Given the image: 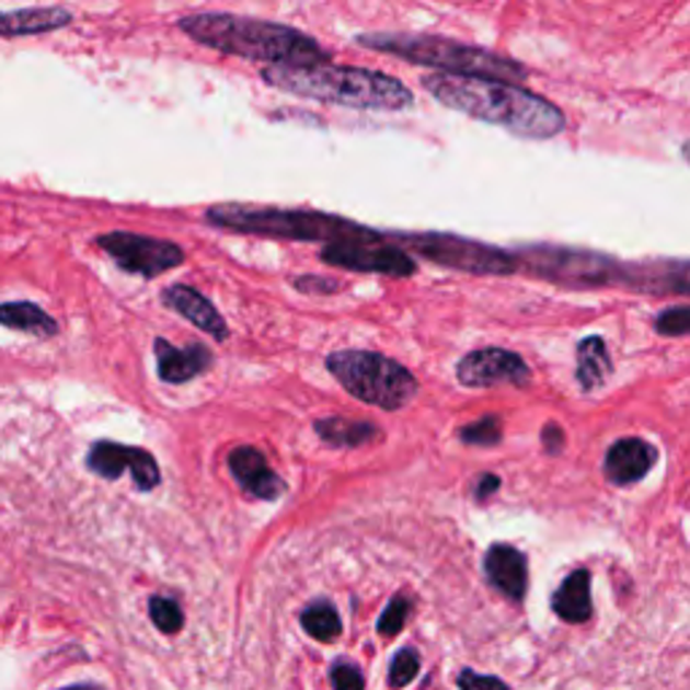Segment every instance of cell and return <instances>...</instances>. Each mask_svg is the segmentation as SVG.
Listing matches in <instances>:
<instances>
[{
  "mask_svg": "<svg viewBox=\"0 0 690 690\" xmlns=\"http://www.w3.org/2000/svg\"><path fill=\"white\" fill-rule=\"evenodd\" d=\"M625 284L653 295H690V262L669 260L653 265H629Z\"/></svg>",
  "mask_w": 690,
  "mask_h": 690,
  "instance_id": "15",
  "label": "cell"
},
{
  "mask_svg": "<svg viewBox=\"0 0 690 690\" xmlns=\"http://www.w3.org/2000/svg\"><path fill=\"white\" fill-rule=\"evenodd\" d=\"M485 575L491 586L499 588L507 599L520 601L529 586V570H526V555L513 545H494L485 553Z\"/></svg>",
  "mask_w": 690,
  "mask_h": 690,
  "instance_id": "17",
  "label": "cell"
},
{
  "mask_svg": "<svg viewBox=\"0 0 690 690\" xmlns=\"http://www.w3.org/2000/svg\"><path fill=\"white\" fill-rule=\"evenodd\" d=\"M326 370L350 396L383 411H400L418 391L407 367L372 350H335L326 356Z\"/></svg>",
  "mask_w": 690,
  "mask_h": 690,
  "instance_id": "6",
  "label": "cell"
},
{
  "mask_svg": "<svg viewBox=\"0 0 690 690\" xmlns=\"http://www.w3.org/2000/svg\"><path fill=\"white\" fill-rule=\"evenodd\" d=\"M300 621H302V629H306L308 634L319 642H335L337 636L343 634L341 616H337V610L326 599L311 601V605L302 610Z\"/></svg>",
  "mask_w": 690,
  "mask_h": 690,
  "instance_id": "24",
  "label": "cell"
},
{
  "mask_svg": "<svg viewBox=\"0 0 690 690\" xmlns=\"http://www.w3.org/2000/svg\"><path fill=\"white\" fill-rule=\"evenodd\" d=\"M295 286L306 295H335L341 289V284L332 278H319V276H300L295 280Z\"/></svg>",
  "mask_w": 690,
  "mask_h": 690,
  "instance_id": "32",
  "label": "cell"
},
{
  "mask_svg": "<svg viewBox=\"0 0 690 690\" xmlns=\"http://www.w3.org/2000/svg\"><path fill=\"white\" fill-rule=\"evenodd\" d=\"M542 437H545V446L551 453H555V450L561 448V442H564V435H561L559 426H545V432H542Z\"/></svg>",
  "mask_w": 690,
  "mask_h": 690,
  "instance_id": "34",
  "label": "cell"
},
{
  "mask_svg": "<svg viewBox=\"0 0 690 690\" xmlns=\"http://www.w3.org/2000/svg\"><path fill=\"white\" fill-rule=\"evenodd\" d=\"M87 467L95 475L105 478V481H116L125 472H133V483H136L138 491H151L160 485V467H157L154 456L143 448L101 440L87 453Z\"/></svg>",
  "mask_w": 690,
  "mask_h": 690,
  "instance_id": "11",
  "label": "cell"
},
{
  "mask_svg": "<svg viewBox=\"0 0 690 690\" xmlns=\"http://www.w3.org/2000/svg\"><path fill=\"white\" fill-rule=\"evenodd\" d=\"M332 677V688L335 690H365V677L356 666L345 664V660H337L330 671Z\"/></svg>",
  "mask_w": 690,
  "mask_h": 690,
  "instance_id": "30",
  "label": "cell"
},
{
  "mask_svg": "<svg viewBox=\"0 0 690 690\" xmlns=\"http://www.w3.org/2000/svg\"><path fill=\"white\" fill-rule=\"evenodd\" d=\"M262 79L280 92L348 108L405 111L413 105V92L400 79L380 70L330 66V62L311 68L267 66L262 68Z\"/></svg>",
  "mask_w": 690,
  "mask_h": 690,
  "instance_id": "3",
  "label": "cell"
},
{
  "mask_svg": "<svg viewBox=\"0 0 690 690\" xmlns=\"http://www.w3.org/2000/svg\"><path fill=\"white\" fill-rule=\"evenodd\" d=\"M461 440L470 446H496L502 440V424L494 415H485L478 424L461 429Z\"/></svg>",
  "mask_w": 690,
  "mask_h": 690,
  "instance_id": "27",
  "label": "cell"
},
{
  "mask_svg": "<svg viewBox=\"0 0 690 690\" xmlns=\"http://www.w3.org/2000/svg\"><path fill=\"white\" fill-rule=\"evenodd\" d=\"M656 330L669 337L690 335V306H677L660 313L656 319Z\"/></svg>",
  "mask_w": 690,
  "mask_h": 690,
  "instance_id": "29",
  "label": "cell"
},
{
  "mask_svg": "<svg viewBox=\"0 0 690 690\" xmlns=\"http://www.w3.org/2000/svg\"><path fill=\"white\" fill-rule=\"evenodd\" d=\"M321 260L332 267L356 273H380V276L407 278L415 273V260L402 245L389 241V232L367 230L365 235L348 241L326 243Z\"/></svg>",
  "mask_w": 690,
  "mask_h": 690,
  "instance_id": "9",
  "label": "cell"
},
{
  "mask_svg": "<svg viewBox=\"0 0 690 690\" xmlns=\"http://www.w3.org/2000/svg\"><path fill=\"white\" fill-rule=\"evenodd\" d=\"M356 44L365 49L383 51V55L402 57L415 66L440 68L446 73L459 76H485L499 81H524L529 70L520 62L502 57L496 51L481 46L461 44V41L440 38V35H415V33H365L356 35Z\"/></svg>",
  "mask_w": 690,
  "mask_h": 690,
  "instance_id": "4",
  "label": "cell"
},
{
  "mask_svg": "<svg viewBox=\"0 0 690 690\" xmlns=\"http://www.w3.org/2000/svg\"><path fill=\"white\" fill-rule=\"evenodd\" d=\"M418 666H421L418 653H415L413 647H402V651L394 656V660H391L389 686L391 688L411 686V682L415 680V675H418Z\"/></svg>",
  "mask_w": 690,
  "mask_h": 690,
  "instance_id": "26",
  "label": "cell"
},
{
  "mask_svg": "<svg viewBox=\"0 0 690 690\" xmlns=\"http://www.w3.org/2000/svg\"><path fill=\"white\" fill-rule=\"evenodd\" d=\"M653 461H656V450L647 446L640 437H625L618 440L616 446L607 450L605 470L612 483L629 485L642 481L651 472Z\"/></svg>",
  "mask_w": 690,
  "mask_h": 690,
  "instance_id": "18",
  "label": "cell"
},
{
  "mask_svg": "<svg viewBox=\"0 0 690 690\" xmlns=\"http://www.w3.org/2000/svg\"><path fill=\"white\" fill-rule=\"evenodd\" d=\"M459 383L467 389H488L499 383H529V365L505 348H481L467 354L456 367Z\"/></svg>",
  "mask_w": 690,
  "mask_h": 690,
  "instance_id": "12",
  "label": "cell"
},
{
  "mask_svg": "<svg viewBox=\"0 0 690 690\" xmlns=\"http://www.w3.org/2000/svg\"><path fill=\"white\" fill-rule=\"evenodd\" d=\"M179 27L208 49L265 66L311 68L330 62V51L319 41L276 22L238 14H189L181 16Z\"/></svg>",
  "mask_w": 690,
  "mask_h": 690,
  "instance_id": "2",
  "label": "cell"
},
{
  "mask_svg": "<svg viewBox=\"0 0 690 690\" xmlns=\"http://www.w3.org/2000/svg\"><path fill=\"white\" fill-rule=\"evenodd\" d=\"M227 464H230L232 478H235V481L243 485L245 494H251L254 499L273 502L286 494V483L267 467L265 456L256 448L249 446L235 448L230 453V461H227Z\"/></svg>",
  "mask_w": 690,
  "mask_h": 690,
  "instance_id": "13",
  "label": "cell"
},
{
  "mask_svg": "<svg viewBox=\"0 0 690 690\" xmlns=\"http://www.w3.org/2000/svg\"><path fill=\"white\" fill-rule=\"evenodd\" d=\"M315 435L332 448H356L372 442L380 435L378 426L370 421H348V418H321L315 421Z\"/></svg>",
  "mask_w": 690,
  "mask_h": 690,
  "instance_id": "21",
  "label": "cell"
},
{
  "mask_svg": "<svg viewBox=\"0 0 690 690\" xmlns=\"http://www.w3.org/2000/svg\"><path fill=\"white\" fill-rule=\"evenodd\" d=\"M459 688L461 690H510L499 677H491V675H478V671L464 669L459 675Z\"/></svg>",
  "mask_w": 690,
  "mask_h": 690,
  "instance_id": "31",
  "label": "cell"
},
{
  "mask_svg": "<svg viewBox=\"0 0 690 690\" xmlns=\"http://www.w3.org/2000/svg\"><path fill=\"white\" fill-rule=\"evenodd\" d=\"M389 235L424 260L450 267V271L475 273V276H510L518 271L516 254L470 241V238L448 235V232H389Z\"/></svg>",
  "mask_w": 690,
  "mask_h": 690,
  "instance_id": "8",
  "label": "cell"
},
{
  "mask_svg": "<svg viewBox=\"0 0 690 690\" xmlns=\"http://www.w3.org/2000/svg\"><path fill=\"white\" fill-rule=\"evenodd\" d=\"M149 612H151V621H154V625L162 631V634H179V631L184 629V612H181V607L175 605L173 599H165V596H151Z\"/></svg>",
  "mask_w": 690,
  "mask_h": 690,
  "instance_id": "25",
  "label": "cell"
},
{
  "mask_svg": "<svg viewBox=\"0 0 690 690\" xmlns=\"http://www.w3.org/2000/svg\"><path fill=\"white\" fill-rule=\"evenodd\" d=\"M407 616H411V601H407L405 596H394V599L389 601V607L383 610V616H380L378 634L380 636L400 634L402 625H405L407 621Z\"/></svg>",
  "mask_w": 690,
  "mask_h": 690,
  "instance_id": "28",
  "label": "cell"
},
{
  "mask_svg": "<svg viewBox=\"0 0 690 690\" xmlns=\"http://www.w3.org/2000/svg\"><path fill=\"white\" fill-rule=\"evenodd\" d=\"M70 11L60 5L49 9H16L0 11V35H38L49 31H60L70 25Z\"/></svg>",
  "mask_w": 690,
  "mask_h": 690,
  "instance_id": "19",
  "label": "cell"
},
{
  "mask_svg": "<svg viewBox=\"0 0 690 690\" xmlns=\"http://www.w3.org/2000/svg\"><path fill=\"white\" fill-rule=\"evenodd\" d=\"M157 376L165 383H186L197 378L210 367V350L206 345H189V348H175L173 343L157 337Z\"/></svg>",
  "mask_w": 690,
  "mask_h": 690,
  "instance_id": "16",
  "label": "cell"
},
{
  "mask_svg": "<svg viewBox=\"0 0 690 690\" xmlns=\"http://www.w3.org/2000/svg\"><path fill=\"white\" fill-rule=\"evenodd\" d=\"M494 491H499V478H496V475H483L481 481H478L475 496H478V499H485V496L494 494Z\"/></svg>",
  "mask_w": 690,
  "mask_h": 690,
  "instance_id": "33",
  "label": "cell"
},
{
  "mask_svg": "<svg viewBox=\"0 0 690 690\" xmlns=\"http://www.w3.org/2000/svg\"><path fill=\"white\" fill-rule=\"evenodd\" d=\"M95 243L116 262L125 273L143 278H157L173 267L184 265L186 254L179 243L162 238L136 235V232H105Z\"/></svg>",
  "mask_w": 690,
  "mask_h": 690,
  "instance_id": "10",
  "label": "cell"
},
{
  "mask_svg": "<svg viewBox=\"0 0 690 690\" xmlns=\"http://www.w3.org/2000/svg\"><path fill=\"white\" fill-rule=\"evenodd\" d=\"M206 221L221 230L249 232V235L280 238V241H319L335 243L365 235L361 227L343 216L302 208H256V206H214L206 210Z\"/></svg>",
  "mask_w": 690,
  "mask_h": 690,
  "instance_id": "5",
  "label": "cell"
},
{
  "mask_svg": "<svg viewBox=\"0 0 690 690\" xmlns=\"http://www.w3.org/2000/svg\"><path fill=\"white\" fill-rule=\"evenodd\" d=\"M162 302H165L171 311L184 315V319L189 321V324H195L197 330H203L206 335L214 337V341L225 343L227 337H230L227 321L221 319L219 311L210 306L200 291L192 289V286H184V284L168 286V289L162 291Z\"/></svg>",
  "mask_w": 690,
  "mask_h": 690,
  "instance_id": "14",
  "label": "cell"
},
{
  "mask_svg": "<svg viewBox=\"0 0 690 690\" xmlns=\"http://www.w3.org/2000/svg\"><path fill=\"white\" fill-rule=\"evenodd\" d=\"M62 690H105V688L95 686V682H84V686H70V688H62Z\"/></svg>",
  "mask_w": 690,
  "mask_h": 690,
  "instance_id": "35",
  "label": "cell"
},
{
  "mask_svg": "<svg viewBox=\"0 0 690 690\" xmlns=\"http://www.w3.org/2000/svg\"><path fill=\"white\" fill-rule=\"evenodd\" d=\"M610 372V354H607V345L601 337H586L577 345V380H580L583 391H594L596 386L605 383Z\"/></svg>",
  "mask_w": 690,
  "mask_h": 690,
  "instance_id": "23",
  "label": "cell"
},
{
  "mask_svg": "<svg viewBox=\"0 0 690 690\" xmlns=\"http://www.w3.org/2000/svg\"><path fill=\"white\" fill-rule=\"evenodd\" d=\"M682 157H686V162H690V140L682 143Z\"/></svg>",
  "mask_w": 690,
  "mask_h": 690,
  "instance_id": "36",
  "label": "cell"
},
{
  "mask_svg": "<svg viewBox=\"0 0 690 690\" xmlns=\"http://www.w3.org/2000/svg\"><path fill=\"white\" fill-rule=\"evenodd\" d=\"M518 267L564 286H612L625 284V271L612 256L586 249H561V245H526L516 251Z\"/></svg>",
  "mask_w": 690,
  "mask_h": 690,
  "instance_id": "7",
  "label": "cell"
},
{
  "mask_svg": "<svg viewBox=\"0 0 690 690\" xmlns=\"http://www.w3.org/2000/svg\"><path fill=\"white\" fill-rule=\"evenodd\" d=\"M435 101L461 111L472 119L505 127L520 138L548 140L564 133L566 116L542 95L510 84V81L485 79V76L435 73L421 81Z\"/></svg>",
  "mask_w": 690,
  "mask_h": 690,
  "instance_id": "1",
  "label": "cell"
},
{
  "mask_svg": "<svg viewBox=\"0 0 690 690\" xmlns=\"http://www.w3.org/2000/svg\"><path fill=\"white\" fill-rule=\"evenodd\" d=\"M553 612L564 623H583L594 612L590 601V575L586 570H577L561 583V588L553 594Z\"/></svg>",
  "mask_w": 690,
  "mask_h": 690,
  "instance_id": "20",
  "label": "cell"
},
{
  "mask_svg": "<svg viewBox=\"0 0 690 690\" xmlns=\"http://www.w3.org/2000/svg\"><path fill=\"white\" fill-rule=\"evenodd\" d=\"M0 324L9 326V330L25 332V335L44 337V341L57 335V321L41 311L38 306H33V302H3L0 306Z\"/></svg>",
  "mask_w": 690,
  "mask_h": 690,
  "instance_id": "22",
  "label": "cell"
}]
</instances>
